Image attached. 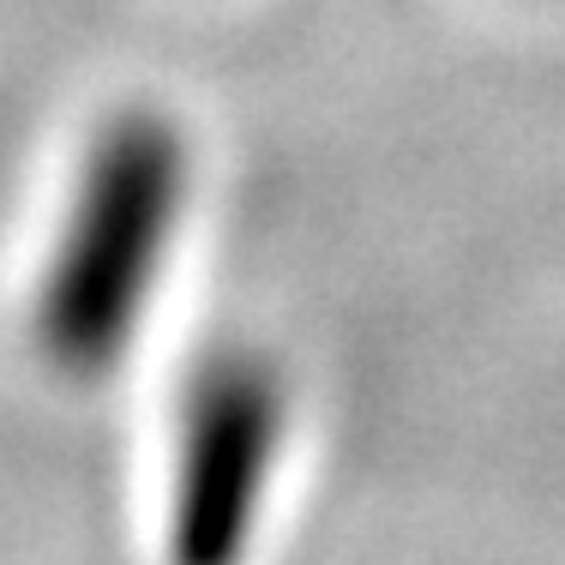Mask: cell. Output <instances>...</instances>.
I'll return each mask as SVG.
<instances>
[{
  "label": "cell",
  "mask_w": 565,
  "mask_h": 565,
  "mask_svg": "<svg viewBox=\"0 0 565 565\" xmlns=\"http://www.w3.org/2000/svg\"><path fill=\"white\" fill-rule=\"evenodd\" d=\"M186 181L193 157L169 115L127 109L97 127L36 282V349L61 373H103L139 338L186 211Z\"/></svg>",
  "instance_id": "6da1fadb"
},
{
  "label": "cell",
  "mask_w": 565,
  "mask_h": 565,
  "mask_svg": "<svg viewBox=\"0 0 565 565\" xmlns=\"http://www.w3.org/2000/svg\"><path fill=\"white\" fill-rule=\"evenodd\" d=\"M289 439V392L253 349H223L193 373L174 422L169 565H241L259 535L277 451Z\"/></svg>",
  "instance_id": "7a4b0ae2"
}]
</instances>
